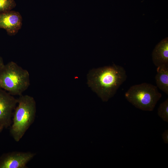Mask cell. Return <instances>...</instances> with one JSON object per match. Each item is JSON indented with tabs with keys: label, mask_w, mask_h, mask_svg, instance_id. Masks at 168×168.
<instances>
[{
	"label": "cell",
	"mask_w": 168,
	"mask_h": 168,
	"mask_svg": "<svg viewBox=\"0 0 168 168\" xmlns=\"http://www.w3.org/2000/svg\"><path fill=\"white\" fill-rule=\"evenodd\" d=\"M127 78L124 68L114 64L92 69L87 75L88 86L103 101L113 97Z\"/></svg>",
	"instance_id": "cell-1"
},
{
	"label": "cell",
	"mask_w": 168,
	"mask_h": 168,
	"mask_svg": "<svg viewBox=\"0 0 168 168\" xmlns=\"http://www.w3.org/2000/svg\"><path fill=\"white\" fill-rule=\"evenodd\" d=\"M17 99L10 132L14 140L18 142L34 122L36 107L34 98L30 96L22 95Z\"/></svg>",
	"instance_id": "cell-2"
},
{
	"label": "cell",
	"mask_w": 168,
	"mask_h": 168,
	"mask_svg": "<svg viewBox=\"0 0 168 168\" xmlns=\"http://www.w3.org/2000/svg\"><path fill=\"white\" fill-rule=\"evenodd\" d=\"M30 85L29 72L13 61L0 69V88L12 96L22 95Z\"/></svg>",
	"instance_id": "cell-3"
},
{
	"label": "cell",
	"mask_w": 168,
	"mask_h": 168,
	"mask_svg": "<svg viewBox=\"0 0 168 168\" xmlns=\"http://www.w3.org/2000/svg\"><path fill=\"white\" fill-rule=\"evenodd\" d=\"M126 100L136 108L146 111H153L162 96L156 86L143 83L133 85L125 93Z\"/></svg>",
	"instance_id": "cell-4"
},
{
	"label": "cell",
	"mask_w": 168,
	"mask_h": 168,
	"mask_svg": "<svg viewBox=\"0 0 168 168\" xmlns=\"http://www.w3.org/2000/svg\"><path fill=\"white\" fill-rule=\"evenodd\" d=\"M17 99L0 88V124L4 128L10 126Z\"/></svg>",
	"instance_id": "cell-5"
},
{
	"label": "cell",
	"mask_w": 168,
	"mask_h": 168,
	"mask_svg": "<svg viewBox=\"0 0 168 168\" xmlns=\"http://www.w3.org/2000/svg\"><path fill=\"white\" fill-rule=\"evenodd\" d=\"M30 152L13 151L0 157V168H27V164L36 155Z\"/></svg>",
	"instance_id": "cell-6"
},
{
	"label": "cell",
	"mask_w": 168,
	"mask_h": 168,
	"mask_svg": "<svg viewBox=\"0 0 168 168\" xmlns=\"http://www.w3.org/2000/svg\"><path fill=\"white\" fill-rule=\"evenodd\" d=\"M22 17L18 12L10 11L0 13V28L10 35L16 34L22 26Z\"/></svg>",
	"instance_id": "cell-7"
},
{
	"label": "cell",
	"mask_w": 168,
	"mask_h": 168,
	"mask_svg": "<svg viewBox=\"0 0 168 168\" xmlns=\"http://www.w3.org/2000/svg\"><path fill=\"white\" fill-rule=\"evenodd\" d=\"M152 60L155 65L158 67L168 65V39H163L155 46L152 54Z\"/></svg>",
	"instance_id": "cell-8"
},
{
	"label": "cell",
	"mask_w": 168,
	"mask_h": 168,
	"mask_svg": "<svg viewBox=\"0 0 168 168\" xmlns=\"http://www.w3.org/2000/svg\"><path fill=\"white\" fill-rule=\"evenodd\" d=\"M155 78L157 87L168 95V65L157 67Z\"/></svg>",
	"instance_id": "cell-9"
},
{
	"label": "cell",
	"mask_w": 168,
	"mask_h": 168,
	"mask_svg": "<svg viewBox=\"0 0 168 168\" xmlns=\"http://www.w3.org/2000/svg\"><path fill=\"white\" fill-rule=\"evenodd\" d=\"M158 116L164 121L168 122V99L161 103L158 109Z\"/></svg>",
	"instance_id": "cell-10"
},
{
	"label": "cell",
	"mask_w": 168,
	"mask_h": 168,
	"mask_svg": "<svg viewBox=\"0 0 168 168\" xmlns=\"http://www.w3.org/2000/svg\"><path fill=\"white\" fill-rule=\"evenodd\" d=\"M16 6L14 0H0V13L11 11Z\"/></svg>",
	"instance_id": "cell-11"
},
{
	"label": "cell",
	"mask_w": 168,
	"mask_h": 168,
	"mask_svg": "<svg viewBox=\"0 0 168 168\" xmlns=\"http://www.w3.org/2000/svg\"><path fill=\"white\" fill-rule=\"evenodd\" d=\"M162 137L164 143L166 144L168 143V130L166 129L163 133Z\"/></svg>",
	"instance_id": "cell-12"
},
{
	"label": "cell",
	"mask_w": 168,
	"mask_h": 168,
	"mask_svg": "<svg viewBox=\"0 0 168 168\" xmlns=\"http://www.w3.org/2000/svg\"><path fill=\"white\" fill-rule=\"evenodd\" d=\"M4 63L2 58L0 56V69L4 65Z\"/></svg>",
	"instance_id": "cell-13"
},
{
	"label": "cell",
	"mask_w": 168,
	"mask_h": 168,
	"mask_svg": "<svg viewBox=\"0 0 168 168\" xmlns=\"http://www.w3.org/2000/svg\"><path fill=\"white\" fill-rule=\"evenodd\" d=\"M4 128V127L0 124V133L2 132Z\"/></svg>",
	"instance_id": "cell-14"
}]
</instances>
